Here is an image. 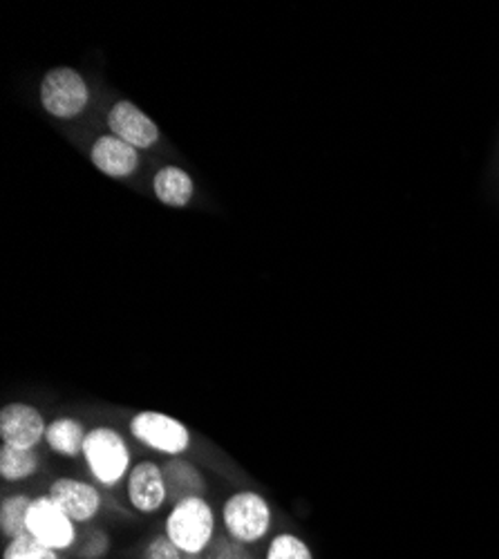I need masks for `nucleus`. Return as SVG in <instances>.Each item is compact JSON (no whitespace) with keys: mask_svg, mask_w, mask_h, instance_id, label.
I'll list each match as a JSON object with an SVG mask.
<instances>
[{"mask_svg":"<svg viewBox=\"0 0 499 559\" xmlns=\"http://www.w3.org/2000/svg\"><path fill=\"white\" fill-rule=\"evenodd\" d=\"M166 537L185 555H202L215 535L213 508L202 497L173 503L166 518Z\"/></svg>","mask_w":499,"mask_h":559,"instance_id":"1","label":"nucleus"},{"mask_svg":"<svg viewBox=\"0 0 499 559\" xmlns=\"http://www.w3.org/2000/svg\"><path fill=\"white\" fill-rule=\"evenodd\" d=\"M83 456L90 473L104 486H115L128 475L130 450L123 437L112 428L90 430L85 437Z\"/></svg>","mask_w":499,"mask_h":559,"instance_id":"2","label":"nucleus"},{"mask_svg":"<svg viewBox=\"0 0 499 559\" xmlns=\"http://www.w3.org/2000/svg\"><path fill=\"white\" fill-rule=\"evenodd\" d=\"M222 520L231 539L249 546L260 542L269 533L271 508L262 495L253 490H242L224 501Z\"/></svg>","mask_w":499,"mask_h":559,"instance_id":"3","label":"nucleus"},{"mask_svg":"<svg viewBox=\"0 0 499 559\" xmlns=\"http://www.w3.org/2000/svg\"><path fill=\"white\" fill-rule=\"evenodd\" d=\"M90 90L85 79L72 68H55L43 76L40 104L57 119H72L85 110Z\"/></svg>","mask_w":499,"mask_h":559,"instance_id":"4","label":"nucleus"},{"mask_svg":"<svg viewBox=\"0 0 499 559\" xmlns=\"http://www.w3.org/2000/svg\"><path fill=\"white\" fill-rule=\"evenodd\" d=\"M27 533L55 550H68L76 542L74 522L50 495L32 499L27 512Z\"/></svg>","mask_w":499,"mask_h":559,"instance_id":"5","label":"nucleus"},{"mask_svg":"<svg viewBox=\"0 0 499 559\" xmlns=\"http://www.w3.org/2000/svg\"><path fill=\"white\" fill-rule=\"evenodd\" d=\"M130 432L144 445L164 454H181L191 443V435L187 426L162 412L134 414L130 421Z\"/></svg>","mask_w":499,"mask_h":559,"instance_id":"6","label":"nucleus"},{"mask_svg":"<svg viewBox=\"0 0 499 559\" xmlns=\"http://www.w3.org/2000/svg\"><path fill=\"white\" fill-rule=\"evenodd\" d=\"M48 426L43 414L27 403H10L0 412V437L5 445L32 450L40 439H45Z\"/></svg>","mask_w":499,"mask_h":559,"instance_id":"7","label":"nucleus"},{"mask_svg":"<svg viewBox=\"0 0 499 559\" xmlns=\"http://www.w3.org/2000/svg\"><path fill=\"white\" fill-rule=\"evenodd\" d=\"M128 499L132 508L144 515L157 512L168 499V486L164 471L153 461H142L128 475Z\"/></svg>","mask_w":499,"mask_h":559,"instance_id":"8","label":"nucleus"},{"mask_svg":"<svg viewBox=\"0 0 499 559\" xmlns=\"http://www.w3.org/2000/svg\"><path fill=\"white\" fill-rule=\"evenodd\" d=\"M108 126L115 132V136L123 139L126 144L134 148H151L157 144L159 128L151 121L146 112H142L138 106L130 102H117L112 110L108 112Z\"/></svg>","mask_w":499,"mask_h":559,"instance_id":"9","label":"nucleus"},{"mask_svg":"<svg viewBox=\"0 0 499 559\" xmlns=\"http://www.w3.org/2000/svg\"><path fill=\"white\" fill-rule=\"evenodd\" d=\"M50 497L59 503V508H63L66 515L76 522V524H85L90 520H95L102 510V495L97 488H93L90 484H83L79 479H57L50 486Z\"/></svg>","mask_w":499,"mask_h":559,"instance_id":"10","label":"nucleus"},{"mask_svg":"<svg viewBox=\"0 0 499 559\" xmlns=\"http://www.w3.org/2000/svg\"><path fill=\"white\" fill-rule=\"evenodd\" d=\"M93 164L108 177H128L140 168V153L134 146L126 144L115 134L99 136L93 151H90Z\"/></svg>","mask_w":499,"mask_h":559,"instance_id":"11","label":"nucleus"},{"mask_svg":"<svg viewBox=\"0 0 499 559\" xmlns=\"http://www.w3.org/2000/svg\"><path fill=\"white\" fill-rule=\"evenodd\" d=\"M153 191L162 204L173 209H185L193 198L195 186L187 170H181L177 166H164L153 179Z\"/></svg>","mask_w":499,"mask_h":559,"instance_id":"12","label":"nucleus"},{"mask_svg":"<svg viewBox=\"0 0 499 559\" xmlns=\"http://www.w3.org/2000/svg\"><path fill=\"white\" fill-rule=\"evenodd\" d=\"M162 471L168 486V499H173V503L189 497H202L206 486L202 475L198 473V468H193L191 463L181 459H170Z\"/></svg>","mask_w":499,"mask_h":559,"instance_id":"13","label":"nucleus"},{"mask_svg":"<svg viewBox=\"0 0 499 559\" xmlns=\"http://www.w3.org/2000/svg\"><path fill=\"white\" fill-rule=\"evenodd\" d=\"M85 437H87V432L83 430V426L72 416L57 418V421H52L48 426V432H45V441H48V445L55 452L63 454V456H79V454H83Z\"/></svg>","mask_w":499,"mask_h":559,"instance_id":"14","label":"nucleus"},{"mask_svg":"<svg viewBox=\"0 0 499 559\" xmlns=\"http://www.w3.org/2000/svg\"><path fill=\"white\" fill-rule=\"evenodd\" d=\"M38 471V456L32 450L5 445L0 448V477L5 481L29 479Z\"/></svg>","mask_w":499,"mask_h":559,"instance_id":"15","label":"nucleus"},{"mask_svg":"<svg viewBox=\"0 0 499 559\" xmlns=\"http://www.w3.org/2000/svg\"><path fill=\"white\" fill-rule=\"evenodd\" d=\"M32 499L27 495H14L3 499L0 506V533L8 539H19L27 535V512Z\"/></svg>","mask_w":499,"mask_h":559,"instance_id":"16","label":"nucleus"},{"mask_svg":"<svg viewBox=\"0 0 499 559\" xmlns=\"http://www.w3.org/2000/svg\"><path fill=\"white\" fill-rule=\"evenodd\" d=\"M57 552L59 550L40 544L27 533L19 539H10V544L3 550V559H59Z\"/></svg>","mask_w":499,"mask_h":559,"instance_id":"17","label":"nucleus"},{"mask_svg":"<svg viewBox=\"0 0 499 559\" xmlns=\"http://www.w3.org/2000/svg\"><path fill=\"white\" fill-rule=\"evenodd\" d=\"M264 559H313V555L300 537L283 533L271 539Z\"/></svg>","mask_w":499,"mask_h":559,"instance_id":"18","label":"nucleus"},{"mask_svg":"<svg viewBox=\"0 0 499 559\" xmlns=\"http://www.w3.org/2000/svg\"><path fill=\"white\" fill-rule=\"evenodd\" d=\"M142 559H185V552H181L166 535H157L144 548Z\"/></svg>","mask_w":499,"mask_h":559,"instance_id":"19","label":"nucleus"},{"mask_svg":"<svg viewBox=\"0 0 499 559\" xmlns=\"http://www.w3.org/2000/svg\"><path fill=\"white\" fill-rule=\"evenodd\" d=\"M108 548H110L108 535L102 533V531H95V533H90L85 537V542H83V546L79 550V557H83V559H102L108 552Z\"/></svg>","mask_w":499,"mask_h":559,"instance_id":"20","label":"nucleus"},{"mask_svg":"<svg viewBox=\"0 0 499 559\" xmlns=\"http://www.w3.org/2000/svg\"><path fill=\"white\" fill-rule=\"evenodd\" d=\"M211 559H256L251 555V550L247 548V544H240V542H217Z\"/></svg>","mask_w":499,"mask_h":559,"instance_id":"21","label":"nucleus"},{"mask_svg":"<svg viewBox=\"0 0 499 559\" xmlns=\"http://www.w3.org/2000/svg\"><path fill=\"white\" fill-rule=\"evenodd\" d=\"M185 559H200V555H185Z\"/></svg>","mask_w":499,"mask_h":559,"instance_id":"22","label":"nucleus"}]
</instances>
